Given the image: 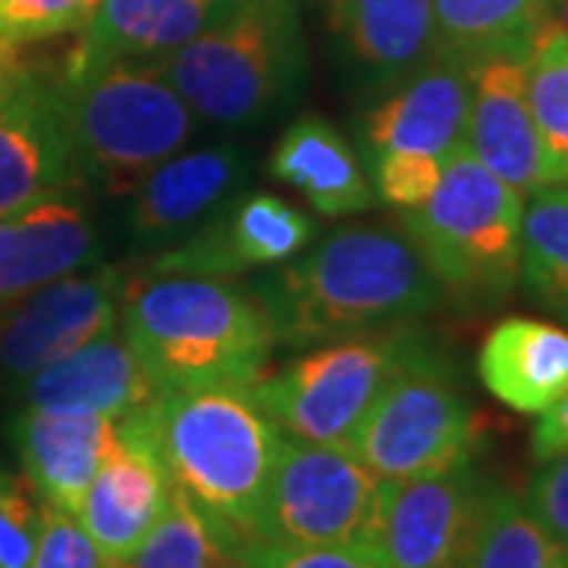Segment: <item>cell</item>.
Segmentation results:
<instances>
[{
	"mask_svg": "<svg viewBox=\"0 0 568 568\" xmlns=\"http://www.w3.org/2000/svg\"><path fill=\"white\" fill-rule=\"evenodd\" d=\"M477 373L503 405L518 414H540L568 392V328L508 316L487 335Z\"/></svg>",
	"mask_w": 568,
	"mask_h": 568,
	"instance_id": "obj_24",
	"label": "cell"
},
{
	"mask_svg": "<svg viewBox=\"0 0 568 568\" xmlns=\"http://www.w3.org/2000/svg\"><path fill=\"white\" fill-rule=\"evenodd\" d=\"M424 342L417 323L328 342L250 388L291 439L347 448L383 388Z\"/></svg>",
	"mask_w": 568,
	"mask_h": 568,
	"instance_id": "obj_7",
	"label": "cell"
},
{
	"mask_svg": "<svg viewBox=\"0 0 568 568\" xmlns=\"http://www.w3.org/2000/svg\"><path fill=\"white\" fill-rule=\"evenodd\" d=\"M39 528V493L26 474L0 467V568H32Z\"/></svg>",
	"mask_w": 568,
	"mask_h": 568,
	"instance_id": "obj_31",
	"label": "cell"
},
{
	"mask_svg": "<svg viewBox=\"0 0 568 568\" xmlns=\"http://www.w3.org/2000/svg\"><path fill=\"white\" fill-rule=\"evenodd\" d=\"M89 181L133 186L193 140L196 114L155 61H77L58 77Z\"/></svg>",
	"mask_w": 568,
	"mask_h": 568,
	"instance_id": "obj_6",
	"label": "cell"
},
{
	"mask_svg": "<svg viewBox=\"0 0 568 568\" xmlns=\"http://www.w3.org/2000/svg\"><path fill=\"white\" fill-rule=\"evenodd\" d=\"M528 102L559 183L568 181V36L559 17L549 20L525 54Z\"/></svg>",
	"mask_w": 568,
	"mask_h": 568,
	"instance_id": "obj_28",
	"label": "cell"
},
{
	"mask_svg": "<svg viewBox=\"0 0 568 568\" xmlns=\"http://www.w3.org/2000/svg\"><path fill=\"white\" fill-rule=\"evenodd\" d=\"M196 114L215 126H253L291 102L306 48L294 0H237L203 36L155 61Z\"/></svg>",
	"mask_w": 568,
	"mask_h": 568,
	"instance_id": "obj_4",
	"label": "cell"
},
{
	"mask_svg": "<svg viewBox=\"0 0 568 568\" xmlns=\"http://www.w3.org/2000/svg\"><path fill=\"white\" fill-rule=\"evenodd\" d=\"M525 196L462 145L424 203L398 212L443 294L465 306L506 301L521 278Z\"/></svg>",
	"mask_w": 568,
	"mask_h": 568,
	"instance_id": "obj_5",
	"label": "cell"
},
{
	"mask_svg": "<svg viewBox=\"0 0 568 568\" xmlns=\"http://www.w3.org/2000/svg\"><path fill=\"white\" fill-rule=\"evenodd\" d=\"M130 265H92L41 284L0 323V373L26 383L39 369L121 325Z\"/></svg>",
	"mask_w": 568,
	"mask_h": 568,
	"instance_id": "obj_12",
	"label": "cell"
},
{
	"mask_svg": "<svg viewBox=\"0 0 568 568\" xmlns=\"http://www.w3.org/2000/svg\"><path fill=\"white\" fill-rule=\"evenodd\" d=\"M528 511L568 547V452L540 462L521 493Z\"/></svg>",
	"mask_w": 568,
	"mask_h": 568,
	"instance_id": "obj_35",
	"label": "cell"
},
{
	"mask_svg": "<svg viewBox=\"0 0 568 568\" xmlns=\"http://www.w3.org/2000/svg\"><path fill=\"white\" fill-rule=\"evenodd\" d=\"M102 0H0V61H17L22 48L80 32Z\"/></svg>",
	"mask_w": 568,
	"mask_h": 568,
	"instance_id": "obj_30",
	"label": "cell"
},
{
	"mask_svg": "<svg viewBox=\"0 0 568 568\" xmlns=\"http://www.w3.org/2000/svg\"><path fill=\"white\" fill-rule=\"evenodd\" d=\"M17 67H20V61H0V85L13 77V70H17Z\"/></svg>",
	"mask_w": 568,
	"mask_h": 568,
	"instance_id": "obj_37",
	"label": "cell"
},
{
	"mask_svg": "<svg viewBox=\"0 0 568 568\" xmlns=\"http://www.w3.org/2000/svg\"><path fill=\"white\" fill-rule=\"evenodd\" d=\"M530 452L537 462H547L568 452V392L547 410H540V420L530 436Z\"/></svg>",
	"mask_w": 568,
	"mask_h": 568,
	"instance_id": "obj_36",
	"label": "cell"
},
{
	"mask_svg": "<svg viewBox=\"0 0 568 568\" xmlns=\"http://www.w3.org/2000/svg\"><path fill=\"white\" fill-rule=\"evenodd\" d=\"M470 63L436 48L410 77L395 82L361 121L364 162L383 155H420L448 162L467 145Z\"/></svg>",
	"mask_w": 568,
	"mask_h": 568,
	"instance_id": "obj_15",
	"label": "cell"
},
{
	"mask_svg": "<svg viewBox=\"0 0 568 568\" xmlns=\"http://www.w3.org/2000/svg\"><path fill=\"white\" fill-rule=\"evenodd\" d=\"M325 29L347 73L392 89L436 54L433 0H323Z\"/></svg>",
	"mask_w": 568,
	"mask_h": 568,
	"instance_id": "obj_18",
	"label": "cell"
},
{
	"mask_svg": "<svg viewBox=\"0 0 568 568\" xmlns=\"http://www.w3.org/2000/svg\"><path fill=\"white\" fill-rule=\"evenodd\" d=\"M480 417L446 357L417 347L369 407L351 452L379 480H414L474 462Z\"/></svg>",
	"mask_w": 568,
	"mask_h": 568,
	"instance_id": "obj_8",
	"label": "cell"
},
{
	"mask_svg": "<svg viewBox=\"0 0 568 568\" xmlns=\"http://www.w3.org/2000/svg\"><path fill=\"white\" fill-rule=\"evenodd\" d=\"M316 222L275 193H246L149 260L145 275L234 278L250 268L282 265L316 241Z\"/></svg>",
	"mask_w": 568,
	"mask_h": 568,
	"instance_id": "obj_13",
	"label": "cell"
},
{
	"mask_svg": "<svg viewBox=\"0 0 568 568\" xmlns=\"http://www.w3.org/2000/svg\"><path fill=\"white\" fill-rule=\"evenodd\" d=\"M32 568H111L77 515L41 503L39 547Z\"/></svg>",
	"mask_w": 568,
	"mask_h": 568,
	"instance_id": "obj_33",
	"label": "cell"
},
{
	"mask_svg": "<svg viewBox=\"0 0 568 568\" xmlns=\"http://www.w3.org/2000/svg\"><path fill=\"white\" fill-rule=\"evenodd\" d=\"M559 7H562V29H566V36H568V0H559Z\"/></svg>",
	"mask_w": 568,
	"mask_h": 568,
	"instance_id": "obj_38",
	"label": "cell"
},
{
	"mask_svg": "<svg viewBox=\"0 0 568 568\" xmlns=\"http://www.w3.org/2000/svg\"><path fill=\"white\" fill-rule=\"evenodd\" d=\"M489 487L477 462L414 480H383L373 552L386 568H458Z\"/></svg>",
	"mask_w": 568,
	"mask_h": 568,
	"instance_id": "obj_11",
	"label": "cell"
},
{
	"mask_svg": "<svg viewBox=\"0 0 568 568\" xmlns=\"http://www.w3.org/2000/svg\"><path fill=\"white\" fill-rule=\"evenodd\" d=\"M237 0H102L70 51L77 61H162Z\"/></svg>",
	"mask_w": 568,
	"mask_h": 568,
	"instance_id": "obj_23",
	"label": "cell"
},
{
	"mask_svg": "<svg viewBox=\"0 0 568 568\" xmlns=\"http://www.w3.org/2000/svg\"><path fill=\"white\" fill-rule=\"evenodd\" d=\"M253 291L284 347L414 325L446 297L405 231L386 224L338 227L275 265Z\"/></svg>",
	"mask_w": 568,
	"mask_h": 568,
	"instance_id": "obj_1",
	"label": "cell"
},
{
	"mask_svg": "<svg viewBox=\"0 0 568 568\" xmlns=\"http://www.w3.org/2000/svg\"><path fill=\"white\" fill-rule=\"evenodd\" d=\"M458 568H568V547L530 515L521 493L493 484Z\"/></svg>",
	"mask_w": 568,
	"mask_h": 568,
	"instance_id": "obj_26",
	"label": "cell"
},
{
	"mask_svg": "<svg viewBox=\"0 0 568 568\" xmlns=\"http://www.w3.org/2000/svg\"><path fill=\"white\" fill-rule=\"evenodd\" d=\"M121 328L162 392L256 386L272 373L275 335L253 287L205 275H136Z\"/></svg>",
	"mask_w": 568,
	"mask_h": 568,
	"instance_id": "obj_3",
	"label": "cell"
},
{
	"mask_svg": "<svg viewBox=\"0 0 568 568\" xmlns=\"http://www.w3.org/2000/svg\"><path fill=\"white\" fill-rule=\"evenodd\" d=\"M102 234L77 196H54L0 215V306L99 260Z\"/></svg>",
	"mask_w": 568,
	"mask_h": 568,
	"instance_id": "obj_20",
	"label": "cell"
},
{
	"mask_svg": "<svg viewBox=\"0 0 568 568\" xmlns=\"http://www.w3.org/2000/svg\"><path fill=\"white\" fill-rule=\"evenodd\" d=\"M379 493L383 480L351 448L284 436L256 544L373 549Z\"/></svg>",
	"mask_w": 568,
	"mask_h": 568,
	"instance_id": "obj_9",
	"label": "cell"
},
{
	"mask_svg": "<svg viewBox=\"0 0 568 568\" xmlns=\"http://www.w3.org/2000/svg\"><path fill=\"white\" fill-rule=\"evenodd\" d=\"M85 183L61 85L20 63L0 85V215L77 196Z\"/></svg>",
	"mask_w": 568,
	"mask_h": 568,
	"instance_id": "obj_10",
	"label": "cell"
},
{
	"mask_svg": "<svg viewBox=\"0 0 568 568\" xmlns=\"http://www.w3.org/2000/svg\"><path fill=\"white\" fill-rule=\"evenodd\" d=\"M237 552L205 521L181 489H171V503L149 530V537L126 559L111 568H234Z\"/></svg>",
	"mask_w": 568,
	"mask_h": 568,
	"instance_id": "obj_29",
	"label": "cell"
},
{
	"mask_svg": "<svg viewBox=\"0 0 568 568\" xmlns=\"http://www.w3.org/2000/svg\"><path fill=\"white\" fill-rule=\"evenodd\" d=\"M234 568H386L366 547H278L253 544Z\"/></svg>",
	"mask_w": 568,
	"mask_h": 568,
	"instance_id": "obj_34",
	"label": "cell"
},
{
	"mask_svg": "<svg viewBox=\"0 0 568 568\" xmlns=\"http://www.w3.org/2000/svg\"><path fill=\"white\" fill-rule=\"evenodd\" d=\"M155 402L118 420V439L95 470L80 525L104 559L118 566L159 525L171 503V477L155 443Z\"/></svg>",
	"mask_w": 568,
	"mask_h": 568,
	"instance_id": "obj_14",
	"label": "cell"
},
{
	"mask_svg": "<svg viewBox=\"0 0 568 568\" xmlns=\"http://www.w3.org/2000/svg\"><path fill=\"white\" fill-rule=\"evenodd\" d=\"M556 7L559 0H433L436 48L465 63L525 58L534 36L556 20Z\"/></svg>",
	"mask_w": 568,
	"mask_h": 568,
	"instance_id": "obj_25",
	"label": "cell"
},
{
	"mask_svg": "<svg viewBox=\"0 0 568 568\" xmlns=\"http://www.w3.org/2000/svg\"><path fill=\"white\" fill-rule=\"evenodd\" d=\"M521 284L537 304L568 320V181L525 196Z\"/></svg>",
	"mask_w": 568,
	"mask_h": 568,
	"instance_id": "obj_27",
	"label": "cell"
},
{
	"mask_svg": "<svg viewBox=\"0 0 568 568\" xmlns=\"http://www.w3.org/2000/svg\"><path fill=\"white\" fill-rule=\"evenodd\" d=\"M268 174L301 193L325 219H351L376 203L364 159L320 114H304L284 126L268 155Z\"/></svg>",
	"mask_w": 568,
	"mask_h": 568,
	"instance_id": "obj_22",
	"label": "cell"
},
{
	"mask_svg": "<svg viewBox=\"0 0 568 568\" xmlns=\"http://www.w3.org/2000/svg\"><path fill=\"white\" fill-rule=\"evenodd\" d=\"M152 414L171 487L244 556L260 540V515L284 443L278 424L250 386L162 392Z\"/></svg>",
	"mask_w": 568,
	"mask_h": 568,
	"instance_id": "obj_2",
	"label": "cell"
},
{
	"mask_svg": "<svg viewBox=\"0 0 568 568\" xmlns=\"http://www.w3.org/2000/svg\"><path fill=\"white\" fill-rule=\"evenodd\" d=\"M364 164L376 200L392 205L395 212H405V209L424 203L436 190L443 168H446V162L420 159V155H383V159H369Z\"/></svg>",
	"mask_w": 568,
	"mask_h": 568,
	"instance_id": "obj_32",
	"label": "cell"
},
{
	"mask_svg": "<svg viewBox=\"0 0 568 568\" xmlns=\"http://www.w3.org/2000/svg\"><path fill=\"white\" fill-rule=\"evenodd\" d=\"M467 149L521 196L559 183L530 114L525 58L496 54L470 63Z\"/></svg>",
	"mask_w": 568,
	"mask_h": 568,
	"instance_id": "obj_16",
	"label": "cell"
},
{
	"mask_svg": "<svg viewBox=\"0 0 568 568\" xmlns=\"http://www.w3.org/2000/svg\"><path fill=\"white\" fill-rule=\"evenodd\" d=\"M22 474L44 506L80 515L82 496L118 439V420L82 410L26 407L10 420Z\"/></svg>",
	"mask_w": 568,
	"mask_h": 568,
	"instance_id": "obj_19",
	"label": "cell"
},
{
	"mask_svg": "<svg viewBox=\"0 0 568 568\" xmlns=\"http://www.w3.org/2000/svg\"><path fill=\"white\" fill-rule=\"evenodd\" d=\"M246 164V152L234 142L171 155L133 186L130 237L142 246L178 244L241 190Z\"/></svg>",
	"mask_w": 568,
	"mask_h": 568,
	"instance_id": "obj_17",
	"label": "cell"
},
{
	"mask_svg": "<svg viewBox=\"0 0 568 568\" xmlns=\"http://www.w3.org/2000/svg\"><path fill=\"white\" fill-rule=\"evenodd\" d=\"M20 386L26 407L82 410L111 420H121L126 414L152 405L162 395L140 354L126 342L121 325L39 369Z\"/></svg>",
	"mask_w": 568,
	"mask_h": 568,
	"instance_id": "obj_21",
	"label": "cell"
}]
</instances>
